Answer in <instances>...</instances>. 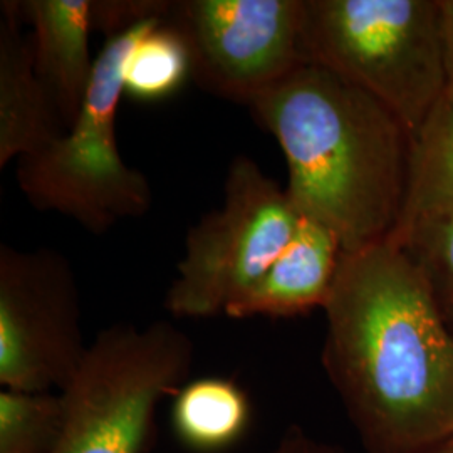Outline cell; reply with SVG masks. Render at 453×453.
Masks as SVG:
<instances>
[{
  "label": "cell",
  "mask_w": 453,
  "mask_h": 453,
  "mask_svg": "<svg viewBox=\"0 0 453 453\" xmlns=\"http://www.w3.org/2000/svg\"><path fill=\"white\" fill-rule=\"evenodd\" d=\"M280 146L301 217L351 254L391 237L405 203L411 134L378 99L304 63L249 106Z\"/></svg>",
  "instance_id": "7a4b0ae2"
},
{
  "label": "cell",
  "mask_w": 453,
  "mask_h": 453,
  "mask_svg": "<svg viewBox=\"0 0 453 453\" xmlns=\"http://www.w3.org/2000/svg\"><path fill=\"white\" fill-rule=\"evenodd\" d=\"M445 217H453V89L450 88H447L411 136L405 203L393 234L421 220Z\"/></svg>",
  "instance_id": "7c38bea8"
},
{
  "label": "cell",
  "mask_w": 453,
  "mask_h": 453,
  "mask_svg": "<svg viewBox=\"0 0 453 453\" xmlns=\"http://www.w3.org/2000/svg\"><path fill=\"white\" fill-rule=\"evenodd\" d=\"M0 20V166L42 150L65 128L34 65L19 2H2Z\"/></svg>",
  "instance_id": "8fae6325"
},
{
  "label": "cell",
  "mask_w": 453,
  "mask_h": 453,
  "mask_svg": "<svg viewBox=\"0 0 453 453\" xmlns=\"http://www.w3.org/2000/svg\"><path fill=\"white\" fill-rule=\"evenodd\" d=\"M172 0H93V31L106 39L127 33L151 19H165Z\"/></svg>",
  "instance_id": "e0dca14e"
},
{
  "label": "cell",
  "mask_w": 453,
  "mask_h": 453,
  "mask_svg": "<svg viewBox=\"0 0 453 453\" xmlns=\"http://www.w3.org/2000/svg\"><path fill=\"white\" fill-rule=\"evenodd\" d=\"M63 421L59 391H0V453H52Z\"/></svg>",
  "instance_id": "9a60e30c"
},
{
  "label": "cell",
  "mask_w": 453,
  "mask_h": 453,
  "mask_svg": "<svg viewBox=\"0 0 453 453\" xmlns=\"http://www.w3.org/2000/svg\"><path fill=\"white\" fill-rule=\"evenodd\" d=\"M81 301L65 256L0 247V385L61 391L81 366Z\"/></svg>",
  "instance_id": "52a82bcc"
},
{
  "label": "cell",
  "mask_w": 453,
  "mask_h": 453,
  "mask_svg": "<svg viewBox=\"0 0 453 453\" xmlns=\"http://www.w3.org/2000/svg\"><path fill=\"white\" fill-rule=\"evenodd\" d=\"M389 241L417 264L453 334V217L421 220L393 234Z\"/></svg>",
  "instance_id": "2e32d148"
},
{
  "label": "cell",
  "mask_w": 453,
  "mask_h": 453,
  "mask_svg": "<svg viewBox=\"0 0 453 453\" xmlns=\"http://www.w3.org/2000/svg\"><path fill=\"white\" fill-rule=\"evenodd\" d=\"M20 16L33 27L34 65L65 131L81 110L96 59L89 54L93 0H26Z\"/></svg>",
  "instance_id": "9c48e42d"
},
{
  "label": "cell",
  "mask_w": 453,
  "mask_h": 453,
  "mask_svg": "<svg viewBox=\"0 0 453 453\" xmlns=\"http://www.w3.org/2000/svg\"><path fill=\"white\" fill-rule=\"evenodd\" d=\"M194 357V341L170 321L99 331L59 391L63 421L52 453H145L158 405L187 383Z\"/></svg>",
  "instance_id": "5b68a950"
},
{
  "label": "cell",
  "mask_w": 453,
  "mask_h": 453,
  "mask_svg": "<svg viewBox=\"0 0 453 453\" xmlns=\"http://www.w3.org/2000/svg\"><path fill=\"white\" fill-rule=\"evenodd\" d=\"M188 78V46L179 29L165 19L140 35L123 67L125 95L142 103H160L177 95Z\"/></svg>",
  "instance_id": "5bb4252c"
},
{
  "label": "cell",
  "mask_w": 453,
  "mask_h": 453,
  "mask_svg": "<svg viewBox=\"0 0 453 453\" xmlns=\"http://www.w3.org/2000/svg\"><path fill=\"white\" fill-rule=\"evenodd\" d=\"M303 54L413 136L449 88L440 0H304Z\"/></svg>",
  "instance_id": "3957f363"
},
{
  "label": "cell",
  "mask_w": 453,
  "mask_h": 453,
  "mask_svg": "<svg viewBox=\"0 0 453 453\" xmlns=\"http://www.w3.org/2000/svg\"><path fill=\"white\" fill-rule=\"evenodd\" d=\"M323 311L324 372L366 453L453 437V334L398 243L342 254Z\"/></svg>",
  "instance_id": "6da1fadb"
},
{
  "label": "cell",
  "mask_w": 453,
  "mask_h": 453,
  "mask_svg": "<svg viewBox=\"0 0 453 453\" xmlns=\"http://www.w3.org/2000/svg\"><path fill=\"white\" fill-rule=\"evenodd\" d=\"M157 20L162 19L106 39L71 128L42 150L17 160V185L34 209L58 211L96 235L151 209L150 181L121 158L116 116L125 95V61L140 35Z\"/></svg>",
  "instance_id": "277c9868"
},
{
  "label": "cell",
  "mask_w": 453,
  "mask_h": 453,
  "mask_svg": "<svg viewBox=\"0 0 453 453\" xmlns=\"http://www.w3.org/2000/svg\"><path fill=\"white\" fill-rule=\"evenodd\" d=\"M273 453H344L338 445L311 435L299 425L286 428Z\"/></svg>",
  "instance_id": "ac0fdd59"
},
{
  "label": "cell",
  "mask_w": 453,
  "mask_h": 453,
  "mask_svg": "<svg viewBox=\"0 0 453 453\" xmlns=\"http://www.w3.org/2000/svg\"><path fill=\"white\" fill-rule=\"evenodd\" d=\"M301 215L286 188L239 155L228 168L224 202L192 226L165 309L185 319H205L235 306L291 242Z\"/></svg>",
  "instance_id": "8992f818"
},
{
  "label": "cell",
  "mask_w": 453,
  "mask_h": 453,
  "mask_svg": "<svg viewBox=\"0 0 453 453\" xmlns=\"http://www.w3.org/2000/svg\"><path fill=\"white\" fill-rule=\"evenodd\" d=\"M304 0H172L200 89L249 106L304 65Z\"/></svg>",
  "instance_id": "ba28073f"
},
{
  "label": "cell",
  "mask_w": 453,
  "mask_h": 453,
  "mask_svg": "<svg viewBox=\"0 0 453 453\" xmlns=\"http://www.w3.org/2000/svg\"><path fill=\"white\" fill-rule=\"evenodd\" d=\"M440 2H441V17H443V37H445L449 88L453 89V0H440Z\"/></svg>",
  "instance_id": "d6986e66"
},
{
  "label": "cell",
  "mask_w": 453,
  "mask_h": 453,
  "mask_svg": "<svg viewBox=\"0 0 453 453\" xmlns=\"http://www.w3.org/2000/svg\"><path fill=\"white\" fill-rule=\"evenodd\" d=\"M418 453H453V437L438 443L435 447H430L426 450H421Z\"/></svg>",
  "instance_id": "ffe728a7"
},
{
  "label": "cell",
  "mask_w": 453,
  "mask_h": 453,
  "mask_svg": "<svg viewBox=\"0 0 453 453\" xmlns=\"http://www.w3.org/2000/svg\"><path fill=\"white\" fill-rule=\"evenodd\" d=\"M342 247L327 228L301 217L291 242L226 318H294L323 309L340 269Z\"/></svg>",
  "instance_id": "30bf717a"
},
{
  "label": "cell",
  "mask_w": 453,
  "mask_h": 453,
  "mask_svg": "<svg viewBox=\"0 0 453 453\" xmlns=\"http://www.w3.org/2000/svg\"><path fill=\"white\" fill-rule=\"evenodd\" d=\"M252 421L245 389L224 376L187 381L172 403V428L180 441L198 453H219L242 440Z\"/></svg>",
  "instance_id": "4fadbf2b"
}]
</instances>
